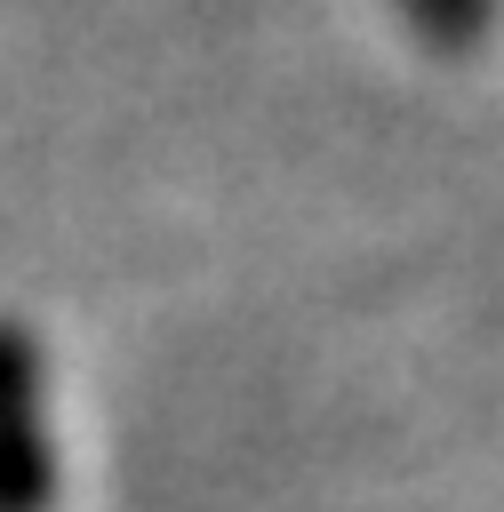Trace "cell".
<instances>
[{"instance_id": "obj_2", "label": "cell", "mask_w": 504, "mask_h": 512, "mask_svg": "<svg viewBox=\"0 0 504 512\" xmlns=\"http://www.w3.org/2000/svg\"><path fill=\"white\" fill-rule=\"evenodd\" d=\"M400 16L432 40V48H472L496 24V0H400Z\"/></svg>"}, {"instance_id": "obj_1", "label": "cell", "mask_w": 504, "mask_h": 512, "mask_svg": "<svg viewBox=\"0 0 504 512\" xmlns=\"http://www.w3.org/2000/svg\"><path fill=\"white\" fill-rule=\"evenodd\" d=\"M48 504H56V424L40 344L16 320H0V512H48Z\"/></svg>"}]
</instances>
